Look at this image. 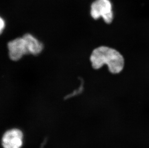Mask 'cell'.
I'll return each instance as SVG.
<instances>
[{
    "label": "cell",
    "mask_w": 149,
    "mask_h": 148,
    "mask_svg": "<svg viewBox=\"0 0 149 148\" xmlns=\"http://www.w3.org/2000/svg\"><path fill=\"white\" fill-rule=\"evenodd\" d=\"M90 63L93 68L98 70L104 65L108 67L113 74H119L125 66V59L119 52L108 46H101L96 48L92 52Z\"/></svg>",
    "instance_id": "1"
},
{
    "label": "cell",
    "mask_w": 149,
    "mask_h": 148,
    "mask_svg": "<svg viewBox=\"0 0 149 148\" xmlns=\"http://www.w3.org/2000/svg\"><path fill=\"white\" fill-rule=\"evenodd\" d=\"M90 15L94 19L102 18L106 24H111L114 18L111 1L110 0H95L91 5Z\"/></svg>",
    "instance_id": "2"
},
{
    "label": "cell",
    "mask_w": 149,
    "mask_h": 148,
    "mask_svg": "<svg viewBox=\"0 0 149 148\" xmlns=\"http://www.w3.org/2000/svg\"><path fill=\"white\" fill-rule=\"evenodd\" d=\"M24 135L22 130L13 128L6 131L1 138L3 148H21L23 145Z\"/></svg>",
    "instance_id": "3"
},
{
    "label": "cell",
    "mask_w": 149,
    "mask_h": 148,
    "mask_svg": "<svg viewBox=\"0 0 149 148\" xmlns=\"http://www.w3.org/2000/svg\"><path fill=\"white\" fill-rule=\"evenodd\" d=\"M9 56L14 61H17L28 54L25 41L22 37L16 38L8 43Z\"/></svg>",
    "instance_id": "4"
},
{
    "label": "cell",
    "mask_w": 149,
    "mask_h": 148,
    "mask_svg": "<svg viewBox=\"0 0 149 148\" xmlns=\"http://www.w3.org/2000/svg\"><path fill=\"white\" fill-rule=\"evenodd\" d=\"M23 38L25 41L28 54L36 55L42 52L44 46L42 43L31 34L27 33Z\"/></svg>",
    "instance_id": "5"
},
{
    "label": "cell",
    "mask_w": 149,
    "mask_h": 148,
    "mask_svg": "<svg viewBox=\"0 0 149 148\" xmlns=\"http://www.w3.org/2000/svg\"><path fill=\"white\" fill-rule=\"evenodd\" d=\"M80 85V87H79V88L78 89H77L75 90L73 92H72L71 93L69 94L68 95L66 96V97H65V99H69L70 98H72V97H73V96L78 95L79 94L81 93L83 89V82H82L81 85Z\"/></svg>",
    "instance_id": "6"
},
{
    "label": "cell",
    "mask_w": 149,
    "mask_h": 148,
    "mask_svg": "<svg viewBox=\"0 0 149 148\" xmlns=\"http://www.w3.org/2000/svg\"><path fill=\"white\" fill-rule=\"evenodd\" d=\"M6 28V22L4 19L0 16V35L3 33Z\"/></svg>",
    "instance_id": "7"
}]
</instances>
